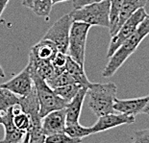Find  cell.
Segmentation results:
<instances>
[{
    "mask_svg": "<svg viewBox=\"0 0 149 143\" xmlns=\"http://www.w3.org/2000/svg\"><path fill=\"white\" fill-rule=\"evenodd\" d=\"M149 33V18L145 17L141 23L139 25L137 30L131 37L117 47V49L110 57L109 62L107 63L106 67L102 72L104 78H109L121 67L130 56L134 53L141 42L147 37Z\"/></svg>",
    "mask_w": 149,
    "mask_h": 143,
    "instance_id": "cell-1",
    "label": "cell"
},
{
    "mask_svg": "<svg viewBox=\"0 0 149 143\" xmlns=\"http://www.w3.org/2000/svg\"><path fill=\"white\" fill-rule=\"evenodd\" d=\"M117 87L113 83L93 84L88 85L86 92L88 105L97 117L104 114L116 112L113 110V100L116 97Z\"/></svg>",
    "mask_w": 149,
    "mask_h": 143,
    "instance_id": "cell-2",
    "label": "cell"
},
{
    "mask_svg": "<svg viewBox=\"0 0 149 143\" xmlns=\"http://www.w3.org/2000/svg\"><path fill=\"white\" fill-rule=\"evenodd\" d=\"M110 10V0H102V1L74 9L71 12H69V15L73 21L85 22L91 26L109 28Z\"/></svg>",
    "mask_w": 149,
    "mask_h": 143,
    "instance_id": "cell-3",
    "label": "cell"
},
{
    "mask_svg": "<svg viewBox=\"0 0 149 143\" xmlns=\"http://www.w3.org/2000/svg\"><path fill=\"white\" fill-rule=\"evenodd\" d=\"M32 73V79L37 97L40 103V114L42 118L50 112L65 108L68 102H65L64 99L58 96L53 88L47 85L45 80L40 78L36 73Z\"/></svg>",
    "mask_w": 149,
    "mask_h": 143,
    "instance_id": "cell-4",
    "label": "cell"
},
{
    "mask_svg": "<svg viewBox=\"0 0 149 143\" xmlns=\"http://www.w3.org/2000/svg\"><path fill=\"white\" fill-rule=\"evenodd\" d=\"M91 25L81 21H72L69 31L68 55L82 66H85L86 44Z\"/></svg>",
    "mask_w": 149,
    "mask_h": 143,
    "instance_id": "cell-5",
    "label": "cell"
},
{
    "mask_svg": "<svg viewBox=\"0 0 149 143\" xmlns=\"http://www.w3.org/2000/svg\"><path fill=\"white\" fill-rule=\"evenodd\" d=\"M148 15L144 8H139V10L136 11L131 17L123 22V24L119 27L116 33L112 36V40H111L109 43V48L107 51V58L109 59L113 53L116 51L120 44L123 41H125L127 39H129L133 34L135 33L139 25L141 23V21L147 17Z\"/></svg>",
    "mask_w": 149,
    "mask_h": 143,
    "instance_id": "cell-6",
    "label": "cell"
},
{
    "mask_svg": "<svg viewBox=\"0 0 149 143\" xmlns=\"http://www.w3.org/2000/svg\"><path fill=\"white\" fill-rule=\"evenodd\" d=\"M72 21L73 20H72L69 14L63 15L46 32L42 39L52 41L56 45L59 52L68 54L69 31H70Z\"/></svg>",
    "mask_w": 149,
    "mask_h": 143,
    "instance_id": "cell-7",
    "label": "cell"
},
{
    "mask_svg": "<svg viewBox=\"0 0 149 143\" xmlns=\"http://www.w3.org/2000/svg\"><path fill=\"white\" fill-rule=\"evenodd\" d=\"M149 96H143L134 99H118L113 100V110L116 112L124 113L127 115L136 116L139 113L147 114L149 112Z\"/></svg>",
    "mask_w": 149,
    "mask_h": 143,
    "instance_id": "cell-8",
    "label": "cell"
},
{
    "mask_svg": "<svg viewBox=\"0 0 149 143\" xmlns=\"http://www.w3.org/2000/svg\"><path fill=\"white\" fill-rule=\"evenodd\" d=\"M135 116L127 115L124 113L119 112H111L104 114L98 117L95 124L91 127V132L93 133H98L101 132H105L107 130L116 128L121 125H129L135 122Z\"/></svg>",
    "mask_w": 149,
    "mask_h": 143,
    "instance_id": "cell-9",
    "label": "cell"
},
{
    "mask_svg": "<svg viewBox=\"0 0 149 143\" xmlns=\"http://www.w3.org/2000/svg\"><path fill=\"white\" fill-rule=\"evenodd\" d=\"M10 91L14 92L17 96H25L33 90L34 83L32 79V73L29 66H26L23 70L19 72L17 76L12 78L8 82L0 85Z\"/></svg>",
    "mask_w": 149,
    "mask_h": 143,
    "instance_id": "cell-10",
    "label": "cell"
},
{
    "mask_svg": "<svg viewBox=\"0 0 149 143\" xmlns=\"http://www.w3.org/2000/svg\"><path fill=\"white\" fill-rule=\"evenodd\" d=\"M65 109L50 112L42 118V129L45 136L57 133L65 132Z\"/></svg>",
    "mask_w": 149,
    "mask_h": 143,
    "instance_id": "cell-11",
    "label": "cell"
},
{
    "mask_svg": "<svg viewBox=\"0 0 149 143\" xmlns=\"http://www.w3.org/2000/svg\"><path fill=\"white\" fill-rule=\"evenodd\" d=\"M2 114V122L1 124L4 126L5 129V136L1 142L5 143H18L23 141L25 133L18 130L15 126L13 121V110L12 107L6 110L1 112Z\"/></svg>",
    "mask_w": 149,
    "mask_h": 143,
    "instance_id": "cell-12",
    "label": "cell"
},
{
    "mask_svg": "<svg viewBox=\"0 0 149 143\" xmlns=\"http://www.w3.org/2000/svg\"><path fill=\"white\" fill-rule=\"evenodd\" d=\"M86 92H87V88L81 87L77 93L75 94V96L66 104L65 108L66 124H73L79 122L82 108H83V104L86 98Z\"/></svg>",
    "mask_w": 149,
    "mask_h": 143,
    "instance_id": "cell-13",
    "label": "cell"
},
{
    "mask_svg": "<svg viewBox=\"0 0 149 143\" xmlns=\"http://www.w3.org/2000/svg\"><path fill=\"white\" fill-rule=\"evenodd\" d=\"M57 52H58V49L52 41L42 39L32 47L30 55L40 61H51Z\"/></svg>",
    "mask_w": 149,
    "mask_h": 143,
    "instance_id": "cell-14",
    "label": "cell"
},
{
    "mask_svg": "<svg viewBox=\"0 0 149 143\" xmlns=\"http://www.w3.org/2000/svg\"><path fill=\"white\" fill-rule=\"evenodd\" d=\"M146 4L147 0H122L118 12L116 32L127 18H129L139 8H144Z\"/></svg>",
    "mask_w": 149,
    "mask_h": 143,
    "instance_id": "cell-15",
    "label": "cell"
},
{
    "mask_svg": "<svg viewBox=\"0 0 149 143\" xmlns=\"http://www.w3.org/2000/svg\"><path fill=\"white\" fill-rule=\"evenodd\" d=\"M65 70L73 78L76 84L80 85L82 87L88 88V85H91V82L88 81L87 75H86L84 66H82L78 62H76L68 55V61H66Z\"/></svg>",
    "mask_w": 149,
    "mask_h": 143,
    "instance_id": "cell-16",
    "label": "cell"
},
{
    "mask_svg": "<svg viewBox=\"0 0 149 143\" xmlns=\"http://www.w3.org/2000/svg\"><path fill=\"white\" fill-rule=\"evenodd\" d=\"M19 96L0 85V112H6L9 108L18 105Z\"/></svg>",
    "mask_w": 149,
    "mask_h": 143,
    "instance_id": "cell-17",
    "label": "cell"
},
{
    "mask_svg": "<svg viewBox=\"0 0 149 143\" xmlns=\"http://www.w3.org/2000/svg\"><path fill=\"white\" fill-rule=\"evenodd\" d=\"M65 133L72 138L81 139V140L86 136L93 135L91 127H84L80 125L79 122L73 124H66L65 128Z\"/></svg>",
    "mask_w": 149,
    "mask_h": 143,
    "instance_id": "cell-18",
    "label": "cell"
},
{
    "mask_svg": "<svg viewBox=\"0 0 149 143\" xmlns=\"http://www.w3.org/2000/svg\"><path fill=\"white\" fill-rule=\"evenodd\" d=\"M82 87L80 85L78 84H68V85H62V87H56V88H53L55 93L64 99L65 102H69L72 98L75 96V94L77 93L78 90H80Z\"/></svg>",
    "mask_w": 149,
    "mask_h": 143,
    "instance_id": "cell-19",
    "label": "cell"
},
{
    "mask_svg": "<svg viewBox=\"0 0 149 143\" xmlns=\"http://www.w3.org/2000/svg\"><path fill=\"white\" fill-rule=\"evenodd\" d=\"M45 82L51 88H56V87H62V85H65L68 84H73V83H75L73 78H72L65 70L59 73V74H54L51 78L48 79V80H46Z\"/></svg>",
    "mask_w": 149,
    "mask_h": 143,
    "instance_id": "cell-20",
    "label": "cell"
},
{
    "mask_svg": "<svg viewBox=\"0 0 149 143\" xmlns=\"http://www.w3.org/2000/svg\"><path fill=\"white\" fill-rule=\"evenodd\" d=\"M122 0H110L111 10H110V25L109 32L111 36H113L116 33L117 18H118V12L120 9Z\"/></svg>",
    "mask_w": 149,
    "mask_h": 143,
    "instance_id": "cell-21",
    "label": "cell"
},
{
    "mask_svg": "<svg viewBox=\"0 0 149 143\" xmlns=\"http://www.w3.org/2000/svg\"><path fill=\"white\" fill-rule=\"evenodd\" d=\"M66 61H68V54H65L59 51L56 53V55L54 56L51 60V63L54 68L55 74H59V73L65 71Z\"/></svg>",
    "mask_w": 149,
    "mask_h": 143,
    "instance_id": "cell-22",
    "label": "cell"
},
{
    "mask_svg": "<svg viewBox=\"0 0 149 143\" xmlns=\"http://www.w3.org/2000/svg\"><path fill=\"white\" fill-rule=\"evenodd\" d=\"M81 139H75L70 137L68 135H66L65 132L63 133H53V135H47L45 136V139H44V142L46 143H61V142H81Z\"/></svg>",
    "mask_w": 149,
    "mask_h": 143,
    "instance_id": "cell-23",
    "label": "cell"
},
{
    "mask_svg": "<svg viewBox=\"0 0 149 143\" xmlns=\"http://www.w3.org/2000/svg\"><path fill=\"white\" fill-rule=\"evenodd\" d=\"M132 140L135 143H149V131L142 130L133 133Z\"/></svg>",
    "mask_w": 149,
    "mask_h": 143,
    "instance_id": "cell-24",
    "label": "cell"
},
{
    "mask_svg": "<svg viewBox=\"0 0 149 143\" xmlns=\"http://www.w3.org/2000/svg\"><path fill=\"white\" fill-rule=\"evenodd\" d=\"M72 1V6L74 9L83 7V6L88 5V4H93V3H96L102 0H71Z\"/></svg>",
    "mask_w": 149,
    "mask_h": 143,
    "instance_id": "cell-25",
    "label": "cell"
},
{
    "mask_svg": "<svg viewBox=\"0 0 149 143\" xmlns=\"http://www.w3.org/2000/svg\"><path fill=\"white\" fill-rule=\"evenodd\" d=\"M5 77V72L3 70L1 65H0V78H4Z\"/></svg>",
    "mask_w": 149,
    "mask_h": 143,
    "instance_id": "cell-26",
    "label": "cell"
},
{
    "mask_svg": "<svg viewBox=\"0 0 149 143\" xmlns=\"http://www.w3.org/2000/svg\"><path fill=\"white\" fill-rule=\"evenodd\" d=\"M65 1H68V0H52L53 5L57 4V3H61V2H65Z\"/></svg>",
    "mask_w": 149,
    "mask_h": 143,
    "instance_id": "cell-27",
    "label": "cell"
},
{
    "mask_svg": "<svg viewBox=\"0 0 149 143\" xmlns=\"http://www.w3.org/2000/svg\"><path fill=\"white\" fill-rule=\"evenodd\" d=\"M2 122V114H1V112H0V124Z\"/></svg>",
    "mask_w": 149,
    "mask_h": 143,
    "instance_id": "cell-28",
    "label": "cell"
},
{
    "mask_svg": "<svg viewBox=\"0 0 149 143\" xmlns=\"http://www.w3.org/2000/svg\"><path fill=\"white\" fill-rule=\"evenodd\" d=\"M0 142H1V140H0Z\"/></svg>",
    "mask_w": 149,
    "mask_h": 143,
    "instance_id": "cell-29",
    "label": "cell"
}]
</instances>
